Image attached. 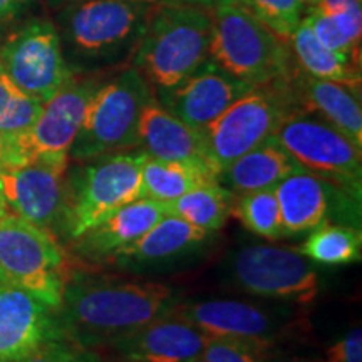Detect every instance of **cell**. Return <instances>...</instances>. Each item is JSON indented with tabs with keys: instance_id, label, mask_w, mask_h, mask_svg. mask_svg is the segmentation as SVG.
<instances>
[{
	"instance_id": "obj_19",
	"label": "cell",
	"mask_w": 362,
	"mask_h": 362,
	"mask_svg": "<svg viewBox=\"0 0 362 362\" xmlns=\"http://www.w3.org/2000/svg\"><path fill=\"white\" fill-rule=\"evenodd\" d=\"M168 215L165 203L143 197L115 211L76 242V250L90 262H112L115 257Z\"/></svg>"
},
{
	"instance_id": "obj_31",
	"label": "cell",
	"mask_w": 362,
	"mask_h": 362,
	"mask_svg": "<svg viewBox=\"0 0 362 362\" xmlns=\"http://www.w3.org/2000/svg\"><path fill=\"white\" fill-rule=\"evenodd\" d=\"M304 19L309 22L312 33L315 39L330 51L342 54L354 61L361 62V44L352 42L346 34L339 29L336 21L332 17L324 16V13L314 11V8H305Z\"/></svg>"
},
{
	"instance_id": "obj_21",
	"label": "cell",
	"mask_w": 362,
	"mask_h": 362,
	"mask_svg": "<svg viewBox=\"0 0 362 362\" xmlns=\"http://www.w3.org/2000/svg\"><path fill=\"white\" fill-rule=\"evenodd\" d=\"M336 188L310 171H298L275 187L284 237L310 233L327 221Z\"/></svg>"
},
{
	"instance_id": "obj_20",
	"label": "cell",
	"mask_w": 362,
	"mask_h": 362,
	"mask_svg": "<svg viewBox=\"0 0 362 362\" xmlns=\"http://www.w3.org/2000/svg\"><path fill=\"white\" fill-rule=\"evenodd\" d=\"M292 88L300 110L322 116L362 148L361 88L312 78L298 67L292 76Z\"/></svg>"
},
{
	"instance_id": "obj_38",
	"label": "cell",
	"mask_w": 362,
	"mask_h": 362,
	"mask_svg": "<svg viewBox=\"0 0 362 362\" xmlns=\"http://www.w3.org/2000/svg\"><path fill=\"white\" fill-rule=\"evenodd\" d=\"M45 2H47L54 11H61V8L71 6V4L79 2V0H45Z\"/></svg>"
},
{
	"instance_id": "obj_9",
	"label": "cell",
	"mask_w": 362,
	"mask_h": 362,
	"mask_svg": "<svg viewBox=\"0 0 362 362\" xmlns=\"http://www.w3.org/2000/svg\"><path fill=\"white\" fill-rule=\"evenodd\" d=\"M104 79V72H74L51 99L42 103L29 129L0 143V166L8 168L40 158H69L88 104Z\"/></svg>"
},
{
	"instance_id": "obj_27",
	"label": "cell",
	"mask_w": 362,
	"mask_h": 362,
	"mask_svg": "<svg viewBox=\"0 0 362 362\" xmlns=\"http://www.w3.org/2000/svg\"><path fill=\"white\" fill-rule=\"evenodd\" d=\"M302 255L320 265H347L361 260V230L349 225H334L325 221L310 232L302 247Z\"/></svg>"
},
{
	"instance_id": "obj_35",
	"label": "cell",
	"mask_w": 362,
	"mask_h": 362,
	"mask_svg": "<svg viewBox=\"0 0 362 362\" xmlns=\"http://www.w3.org/2000/svg\"><path fill=\"white\" fill-rule=\"evenodd\" d=\"M34 0H0V33L17 24Z\"/></svg>"
},
{
	"instance_id": "obj_22",
	"label": "cell",
	"mask_w": 362,
	"mask_h": 362,
	"mask_svg": "<svg viewBox=\"0 0 362 362\" xmlns=\"http://www.w3.org/2000/svg\"><path fill=\"white\" fill-rule=\"evenodd\" d=\"M210 233L187 223L178 216L166 215L155 226L141 235L115 257L111 264L121 267H139L168 264L193 252Z\"/></svg>"
},
{
	"instance_id": "obj_40",
	"label": "cell",
	"mask_w": 362,
	"mask_h": 362,
	"mask_svg": "<svg viewBox=\"0 0 362 362\" xmlns=\"http://www.w3.org/2000/svg\"><path fill=\"white\" fill-rule=\"evenodd\" d=\"M0 173H2V166H0Z\"/></svg>"
},
{
	"instance_id": "obj_25",
	"label": "cell",
	"mask_w": 362,
	"mask_h": 362,
	"mask_svg": "<svg viewBox=\"0 0 362 362\" xmlns=\"http://www.w3.org/2000/svg\"><path fill=\"white\" fill-rule=\"evenodd\" d=\"M237 194L225 188L218 180L206 181L181 197L165 203L168 215L178 216L206 233H215L233 215Z\"/></svg>"
},
{
	"instance_id": "obj_39",
	"label": "cell",
	"mask_w": 362,
	"mask_h": 362,
	"mask_svg": "<svg viewBox=\"0 0 362 362\" xmlns=\"http://www.w3.org/2000/svg\"><path fill=\"white\" fill-rule=\"evenodd\" d=\"M8 214H11V210H8L6 198H4V194L0 193V220H2L4 216L8 215Z\"/></svg>"
},
{
	"instance_id": "obj_34",
	"label": "cell",
	"mask_w": 362,
	"mask_h": 362,
	"mask_svg": "<svg viewBox=\"0 0 362 362\" xmlns=\"http://www.w3.org/2000/svg\"><path fill=\"white\" fill-rule=\"evenodd\" d=\"M324 362H362V329H351L325 351Z\"/></svg>"
},
{
	"instance_id": "obj_12",
	"label": "cell",
	"mask_w": 362,
	"mask_h": 362,
	"mask_svg": "<svg viewBox=\"0 0 362 362\" xmlns=\"http://www.w3.org/2000/svg\"><path fill=\"white\" fill-rule=\"evenodd\" d=\"M0 67L24 93L45 103L74 74L62 51L56 24L33 17L0 45Z\"/></svg>"
},
{
	"instance_id": "obj_2",
	"label": "cell",
	"mask_w": 362,
	"mask_h": 362,
	"mask_svg": "<svg viewBox=\"0 0 362 362\" xmlns=\"http://www.w3.org/2000/svg\"><path fill=\"white\" fill-rule=\"evenodd\" d=\"M158 0H79L57 11L62 51L74 72H104L133 59Z\"/></svg>"
},
{
	"instance_id": "obj_28",
	"label": "cell",
	"mask_w": 362,
	"mask_h": 362,
	"mask_svg": "<svg viewBox=\"0 0 362 362\" xmlns=\"http://www.w3.org/2000/svg\"><path fill=\"white\" fill-rule=\"evenodd\" d=\"M233 215L257 237L269 242L285 238L275 188L237 194Z\"/></svg>"
},
{
	"instance_id": "obj_3",
	"label": "cell",
	"mask_w": 362,
	"mask_h": 362,
	"mask_svg": "<svg viewBox=\"0 0 362 362\" xmlns=\"http://www.w3.org/2000/svg\"><path fill=\"white\" fill-rule=\"evenodd\" d=\"M211 33V8L158 0L131 62L153 93L170 89L210 61Z\"/></svg>"
},
{
	"instance_id": "obj_32",
	"label": "cell",
	"mask_w": 362,
	"mask_h": 362,
	"mask_svg": "<svg viewBox=\"0 0 362 362\" xmlns=\"http://www.w3.org/2000/svg\"><path fill=\"white\" fill-rule=\"evenodd\" d=\"M198 362H260V351L232 339H210Z\"/></svg>"
},
{
	"instance_id": "obj_24",
	"label": "cell",
	"mask_w": 362,
	"mask_h": 362,
	"mask_svg": "<svg viewBox=\"0 0 362 362\" xmlns=\"http://www.w3.org/2000/svg\"><path fill=\"white\" fill-rule=\"evenodd\" d=\"M288 45L297 67L305 74L361 88V62L330 51L320 44L305 19H302L293 30Z\"/></svg>"
},
{
	"instance_id": "obj_8",
	"label": "cell",
	"mask_w": 362,
	"mask_h": 362,
	"mask_svg": "<svg viewBox=\"0 0 362 362\" xmlns=\"http://www.w3.org/2000/svg\"><path fill=\"white\" fill-rule=\"evenodd\" d=\"M71 274L69 259L49 230L13 214L0 220V284L57 310Z\"/></svg>"
},
{
	"instance_id": "obj_18",
	"label": "cell",
	"mask_w": 362,
	"mask_h": 362,
	"mask_svg": "<svg viewBox=\"0 0 362 362\" xmlns=\"http://www.w3.org/2000/svg\"><path fill=\"white\" fill-rule=\"evenodd\" d=\"M148 158L161 161L192 163L202 168H211L205 153L200 129L178 119L153 98L141 112L138 124V148ZM218 178V176H216Z\"/></svg>"
},
{
	"instance_id": "obj_10",
	"label": "cell",
	"mask_w": 362,
	"mask_h": 362,
	"mask_svg": "<svg viewBox=\"0 0 362 362\" xmlns=\"http://www.w3.org/2000/svg\"><path fill=\"white\" fill-rule=\"evenodd\" d=\"M272 138L296 160L352 200L362 189V148L315 112L298 110L282 121Z\"/></svg>"
},
{
	"instance_id": "obj_11",
	"label": "cell",
	"mask_w": 362,
	"mask_h": 362,
	"mask_svg": "<svg viewBox=\"0 0 362 362\" xmlns=\"http://www.w3.org/2000/svg\"><path fill=\"white\" fill-rule=\"evenodd\" d=\"M235 287L248 296L305 305L319 296V272L293 248L248 245L230 260Z\"/></svg>"
},
{
	"instance_id": "obj_1",
	"label": "cell",
	"mask_w": 362,
	"mask_h": 362,
	"mask_svg": "<svg viewBox=\"0 0 362 362\" xmlns=\"http://www.w3.org/2000/svg\"><path fill=\"white\" fill-rule=\"evenodd\" d=\"M175 304L178 298L168 284L71 274L57 319L67 341L93 351L168 315Z\"/></svg>"
},
{
	"instance_id": "obj_17",
	"label": "cell",
	"mask_w": 362,
	"mask_h": 362,
	"mask_svg": "<svg viewBox=\"0 0 362 362\" xmlns=\"http://www.w3.org/2000/svg\"><path fill=\"white\" fill-rule=\"evenodd\" d=\"M208 337L187 320L165 315L107 346L119 362H198Z\"/></svg>"
},
{
	"instance_id": "obj_5",
	"label": "cell",
	"mask_w": 362,
	"mask_h": 362,
	"mask_svg": "<svg viewBox=\"0 0 362 362\" xmlns=\"http://www.w3.org/2000/svg\"><path fill=\"white\" fill-rule=\"evenodd\" d=\"M144 153H115L84 161L66 180L62 228L71 240L101 223L131 202L146 197Z\"/></svg>"
},
{
	"instance_id": "obj_13",
	"label": "cell",
	"mask_w": 362,
	"mask_h": 362,
	"mask_svg": "<svg viewBox=\"0 0 362 362\" xmlns=\"http://www.w3.org/2000/svg\"><path fill=\"white\" fill-rule=\"evenodd\" d=\"M171 315L187 320L210 339H232L245 342L260 352L270 349L280 339L287 337L297 320L277 314L274 309L230 298L175 304Z\"/></svg>"
},
{
	"instance_id": "obj_37",
	"label": "cell",
	"mask_w": 362,
	"mask_h": 362,
	"mask_svg": "<svg viewBox=\"0 0 362 362\" xmlns=\"http://www.w3.org/2000/svg\"><path fill=\"white\" fill-rule=\"evenodd\" d=\"M260 362H304L296 357H285V356H272L267 354V351L260 352Z\"/></svg>"
},
{
	"instance_id": "obj_15",
	"label": "cell",
	"mask_w": 362,
	"mask_h": 362,
	"mask_svg": "<svg viewBox=\"0 0 362 362\" xmlns=\"http://www.w3.org/2000/svg\"><path fill=\"white\" fill-rule=\"evenodd\" d=\"M255 86L243 83L206 61L170 89L155 90L156 101L192 128L202 129Z\"/></svg>"
},
{
	"instance_id": "obj_6",
	"label": "cell",
	"mask_w": 362,
	"mask_h": 362,
	"mask_svg": "<svg viewBox=\"0 0 362 362\" xmlns=\"http://www.w3.org/2000/svg\"><path fill=\"white\" fill-rule=\"evenodd\" d=\"M298 110L292 78L255 86L230 104L200 129L206 158L216 176L240 156L272 138L285 117Z\"/></svg>"
},
{
	"instance_id": "obj_7",
	"label": "cell",
	"mask_w": 362,
	"mask_h": 362,
	"mask_svg": "<svg viewBox=\"0 0 362 362\" xmlns=\"http://www.w3.org/2000/svg\"><path fill=\"white\" fill-rule=\"evenodd\" d=\"M155 98L134 67L106 78L90 98L69 158L84 163L138 148V124L144 106Z\"/></svg>"
},
{
	"instance_id": "obj_30",
	"label": "cell",
	"mask_w": 362,
	"mask_h": 362,
	"mask_svg": "<svg viewBox=\"0 0 362 362\" xmlns=\"http://www.w3.org/2000/svg\"><path fill=\"white\" fill-rule=\"evenodd\" d=\"M259 19L277 37L291 39L304 19L305 0H233Z\"/></svg>"
},
{
	"instance_id": "obj_23",
	"label": "cell",
	"mask_w": 362,
	"mask_h": 362,
	"mask_svg": "<svg viewBox=\"0 0 362 362\" xmlns=\"http://www.w3.org/2000/svg\"><path fill=\"white\" fill-rule=\"evenodd\" d=\"M302 168L274 138L253 148L235 160L218 176V181L235 194L275 188L280 181L296 175Z\"/></svg>"
},
{
	"instance_id": "obj_33",
	"label": "cell",
	"mask_w": 362,
	"mask_h": 362,
	"mask_svg": "<svg viewBox=\"0 0 362 362\" xmlns=\"http://www.w3.org/2000/svg\"><path fill=\"white\" fill-rule=\"evenodd\" d=\"M24 362H101V359L90 349L61 337L45 342Z\"/></svg>"
},
{
	"instance_id": "obj_14",
	"label": "cell",
	"mask_w": 362,
	"mask_h": 362,
	"mask_svg": "<svg viewBox=\"0 0 362 362\" xmlns=\"http://www.w3.org/2000/svg\"><path fill=\"white\" fill-rule=\"evenodd\" d=\"M69 158H40L2 168L0 193L8 210L30 223L49 230L61 220Z\"/></svg>"
},
{
	"instance_id": "obj_26",
	"label": "cell",
	"mask_w": 362,
	"mask_h": 362,
	"mask_svg": "<svg viewBox=\"0 0 362 362\" xmlns=\"http://www.w3.org/2000/svg\"><path fill=\"white\" fill-rule=\"evenodd\" d=\"M218 180L216 175L202 166L181 161H161L144 155L143 185L144 194L153 200L168 203L206 181Z\"/></svg>"
},
{
	"instance_id": "obj_29",
	"label": "cell",
	"mask_w": 362,
	"mask_h": 362,
	"mask_svg": "<svg viewBox=\"0 0 362 362\" xmlns=\"http://www.w3.org/2000/svg\"><path fill=\"white\" fill-rule=\"evenodd\" d=\"M42 103L24 93L0 67V143L29 129Z\"/></svg>"
},
{
	"instance_id": "obj_36",
	"label": "cell",
	"mask_w": 362,
	"mask_h": 362,
	"mask_svg": "<svg viewBox=\"0 0 362 362\" xmlns=\"http://www.w3.org/2000/svg\"><path fill=\"white\" fill-rule=\"evenodd\" d=\"M163 2H175V4H187V6H197L205 8H214L221 4L233 2V0H163Z\"/></svg>"
},
{
	"instance_id": "obj_4",
	"label": "cell",
	"mask_w": 362,
	"mask_h": 362,
	"mask_svg": "<svg viewBox=\"0 0 362 362\" xmlns=\"http://www.w3.org/2000/svg\"><path fill=\"white\" fill-rule=\"evenodd\" d=\"M210 61L252 86L292 78L297 69L291 45L237 2L211 8Z\"/></svg>"
},
{
	"instance_id": "obj_16",
	"label": "cell",
	"mask_w": 362,
	"mask_h": 362,
	"mask_svg": "<svg viewBox=\"0 0 362 362\" xmlns=\"http://www.w3.org/2000/svg\"><path fill=\"white\" fill-rule=\"evenodd\" d=\"M64 337L57 310L24 291L0 284V362H24L40 346Z\"/></svg>"
}]
</instances>
